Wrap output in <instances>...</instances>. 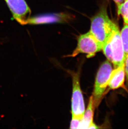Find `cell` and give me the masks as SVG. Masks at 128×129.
I'll use <instances>...</instances> for the list:
<instances>
[{
    "instance_id": "obj_12",
    "label": "cell",
    "mask_w": 128,
    "mask_h": 129,
    "mask_svg": "<svg viewBox=\"0 0 128 129\" xmlns=\"http://www.w3.org/2000/svg\"><path fill=\"white\" fill-rule=\"evenodd\" d=\"M81 119L77 118L72 117L71 122L70 123V128L71 129H78Z\"/></svg>"
},
{
    "instance_id": "obj_9",
    "label": "cell",
    "mask_w": 128,
    "mask_h": 129,
    "mask_svg": "<svg viewBox=\"0 0 128 129\" xmlns=\"http://www.w3.org/2000/svg\"><path fill=\"white\" fill-rule=\"evenodd\" d=\"M94 104L92 96L90 98L88 107L85 111L83 117L80 122L78 129H89L93 124L94 117Z\"/></svg>"
},
{
    "instance_id": "obj_6",
    "label": "cell",
    "mask_w": 128,
    "mask_h": 129,
    "mask_svg": "<svg viewBox=\"0 0 128 129\" xmlns=\"http://www.w3.org/2000/svg\"><path fill=\"white\" fill-rule=\"evenodd\" d=\"M13 18L22 25L28 24L31 10L25 0H5Z\"/></svg>"
},
{
    "instance_id": "obj_5",
    "label": "cell",
    "mask_w": 128,
    "mask_h": 129,
    "mask_svg": "<svg viewBox=\"0 0 128 129\" xmlns=\"http://www.w3.org/2000/svg\"><path fill=\"white\" fill-rule=\"evenodd\" d=\"M110 42L112 56L111 62L113 63L114 68H116L124 65L126 58L121 39L120 31L116 25L110 36Z\"/></svg>"
},
{
    "instance_id": "obj_15",
    "label": "cell",
    "mask_w": 128,
    "mask_h": 129,
    "mask_svg": "<svg viewBox=\"0 0 128 129\" xmlns=\"http://www.w3.org/2000/svg\"><path fill=\"white\" fill-rule=\"evenodd\" d=\"M97 128H99V127L94 123H93L90 127L89 129H97Z\"/></svg>"
},
{
    "instance_id": "obj_8",
    "label": "cell",
    "mask_w": 128,
    "mask_h": 129,
    "mask_svg": "<svg viewBox=\"0 0 128 129\" xmlns=\"http://www.w3.org/2000/svg\"><path fill=\"white\" fill-rule=\"evenodd\" d=\"M124 65L115 68L110 76L108 86L112 89H118L123 85L124 82Z\"/></svg>"
},
{
    "instance_id": "obj_4",
    "label": "cell",
    "mask_w": 128,
    "mask_h": 129,
    "mask_svg": "<svg viewBox=\"0 0 128 129\" xmlns=\"http://www.w3.org/2000/svg\"><path fill=\"white\" fill-rule=\"evenodd\" d=\"M73 79V93L72 97V117L82 119L85 113V105L80 82V73L71 72Z\"/></svg>"
},
{
    "instance_id": "obj_10",
    "label": "cell",
    "mask_w": 128,
    "mask_h": 129,
    "mask_svg": "<svg viewBox=\"0 0 128 129\" xmlns=\"http://www.w3.org/2000/svg\"><path fill=\"white\" fill-rule=\"evenodd\" d=\"M125 58L128 56V25L125 24L120 31Z\"/></svg>"
},
{
    "instance_id": "obj_2",
    "label": "cell",
    "mask_w": 128,
    "mask_h": 129,
    "mask_svg": "<svg viewBox=\"0 0 128 129\" xmlns=\"http://www.w3.org/2000/svg\"><path fill=\"white\" fill-rule=\"evenodd\" d=\"M112 67L109 60H106L101 65L97 74L93 92V104L97 107L100 102L103 94L108 85Z\"/></svg>"
},
{
    "instance_id": "obj_7",
    "label": "cell",
    "mask_w": 128,
    "mask_h": 129,
    "mask_svg": "<svg viewBox=\"0 0 128 129\" xmlns=\"http://www.w3.org/2000/svg\"><path fill=\"white\" fill-rule=\"evenodd\" d=\"M71 19L70 15L65 13L50 14L30 17L28 24L38 25L54 23H64Z\"/></svg>"
},
{
    "instance_id": "obj_11",
    "label": "cell",
    "mask_w": 128,
    "mask_h": 129,
    "mask_svg": "<svg viewBox=\"0 0 128 129\" xmlns=\"http://www.w3.org/2000/svg\"><path fill=\"white\" fill-rule=\"evenodd\" d=\"M118 7V13L123 19L124 24L128 25V0H125Z\"/></svg>"
},
{
    "instance_id": "obj_1",
    "label": "cell",
    "mask_w": 128,
    "mask_h": 129,
    "mask_svg": "<svg viewBox=\"0 0 128 129\" xmlns=\"http://www.w3.org/2000/svg\"><path fill=\"white\" fill-rule=\"evenodd\" d=\"M116 25L109 18L106 7L103 6L91 19L90 31L103 46L111 35Z\"/></svg>"
},
{
    "instance_id": "obj_13",
    "label": "cell",
    "mask_w": 128,
    "mask_h": 129,
    "mask_svg": "<svg viewBox=\"0 0 128 129\" xmlns=\"http://www.w3.org/2000/svg\"><path fill=\"white\" fill-rule=\"evenodd\" d=\"M124 69L125 74L128 80V56L126 58L124 63Z\"/></svg>"
},
{
    "instance_id": "obj_14",
    "label": "cell",
    "mask_w": 128,
    "mask_h": 129,
    "mask_svg": "<svg viewBox=\"0 0 128 129\" xmlns=\"http://www.w3.org/2000/svg\"><path fill=\"white\" fill-rule=\"evenodd\" d=\"M114 2L116 3V4L117 5V6H118L119 5H120L121 3L123 2L125 0H113Z\"/></svg>"
},
{
    "instance_id": "obj_3",
    "label": "cell",
    "mask_w": 128,
    "mask_h": 129,
    "mask_svg": "<svg viewBox=\"0 0 128 129\" xmlns=\"http://www.w3.org/2000/svg\"><path fill=\"white\" fill-rule=\"evenodd\" d=\"M102 50V44L96 39L90 31L79 36L77 47L70 57H75L80 54H85L87 58L92 57L97 52Z\"/></svg>"
}]
</instances>
